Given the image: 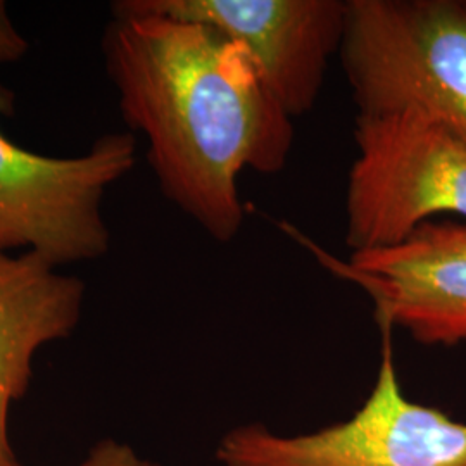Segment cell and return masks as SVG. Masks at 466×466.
Returning a JSON list of instances; mask_svg holds the SVG:
<instances>
[{
  "label": "cell",
  "instance_id": "cell-8",
  "mask_svg": "<svg viewBox=\"0 0 466 466\" xmlns=\"http://www.w3.org/2000/svg\"><path fill=\"white\" fill-rule=\"evenodd\" d=\"M84 302L85 283L46 258L0 254V466H25L11 441V408L30 389L36 352L73 335Z\"/></svg>",
  "mask_w": 466,
  "mask_h": 466
},
{
  "label": "cell",
  "instance_id": "cell-5",
  "mask_svg": "<svg viewBox=\"0 0 466 466\" xmlns=\"http://www.w3.org/2000/svg\"><path fill=\"white\" fill-rule=\"evenodd\" d=\"M375 383L352 417L298 435L259 423L219 439L221 466H466V423L408 400L400 387L392 332L382 330Z\"/></svg>",
  "mask_w": 466,
  "mask_h": 466
},
{
  "label": "cell",
  "instance_id": "cell-4",
  "mask_svg": "<svg viewBox=\"0 0 466 466\" xmlns=\"http://www.w3.org/2000/svg\"><path fill=\"white\" fill-rule=\"evenodd\" d=\"M13 111L15 90L0 84V117ZM135 161L130 132L102 135L84 156L49 157L0 130V254L35 252L57 268L106 256L111 232L104 196Z\"/></svg>",
  "mask_w": 466,
  "mask_h": 466
},
{
  "label": "cell",
  "instance_id": "cell-3",
  "mask_svg": "<svg viewBox=\"0 0 466 466\" xmlns=\"http://www.w3.org/2000/svg\"><path fill=\"white\" fill-rule=\"evenodd\" d=\"M346 246L389 248L439 215L466 218V144L418 111L356 115Z\"/></svg>",
  "mask_w": 466,
  "mask_h": 466
},
{
  "label": "cell",
  "instance_id": "cell-1",
  "mask_svg": "<svg viewBox=\"0 0 466 466\" xmlns=\"http://www.w3.org/2000/svg\"><path fill=\"white\" fill-rule=\"evenodd\" d=\"M104 65L130 130L171 204L219 244L242 230L244 171L277 175L294 149V119L249 52L215 28L111 5Z\"/></svg>",
  "mask_w": 466,
  "mask_h": 466
},
{
  "label": "cell",
  "instance_id": "cell-7",
  "mask_svg": "<svg viewBox=\"0 0 466 466\" xmlns=\"http://www.w3.org/2000/svg\"><path fill=\"white\" fill-rule=\"evenodd\" d=\"M125 2L144 13L208 25L238 42L292 119L317 106L348 16V0Z\"/></svg>",
  "mask_w": 466,
  "mask_h": 466
},
{
  "label": "cell",
  "instance_id": "cell-9",
  "mask_svg": "<svg viewBox=\"0 0 466 466\" xmlns=\"http://www.w3.org/2000/svg\"><path fill=\"white\" fill-rule=\"evenodd\" d=\"M69 466H161L147 458L140 456L137 451L115 439H102L86 456L75 465Z\"/></svg>",
  "mask_w": 466,
  "mask_h": 466
},
{
  "label": "cell",
  "instance_id": "cell-2",
  "mask_svg": "<svg viewBox=\"0 0 466 466\" xmlns=\"http://www.w3.org/2000/svg\"><path fill=\"white\" fill-rule=\"evenodd\" d=\"M339 61L358 115L418 111L466 144V0H348Z\"/></svg>",
  "mask_w": 466,
  "mask_h": 466
},
{
  "label": "cell",
  "instance_id": "cell-6",
  "mask_svg": "<svg viewBox=\"0 0 466 466\" xmlns=\"http://www.w3.org/2000/svg\"><path fill=\"white\" fill-rule=\"evenodd\" d=\"M283 230L337 279L373 304L382 330L400 329L425 346L466 344V221H427L398 244L340 259L290 225Z\"/></svg>",
  "mask_w": 466,
  "mask_h": 466
},
{
  "label": "cell",
  "instance_id": "cell-10",
  "mask_svg": "<svg viewBox=\"0 0 466 466\" xmlns=\"http://www.w3.org/2000/svg\"><path fill=\"white\" fill-rule=\"evenodd\" d=\"M28 47V40L17 30L5 2L0 0V65H11L23 59Z\"/></svg>",
  "mask_w": 466,
  "mask_h": 466
}]
</instances>
